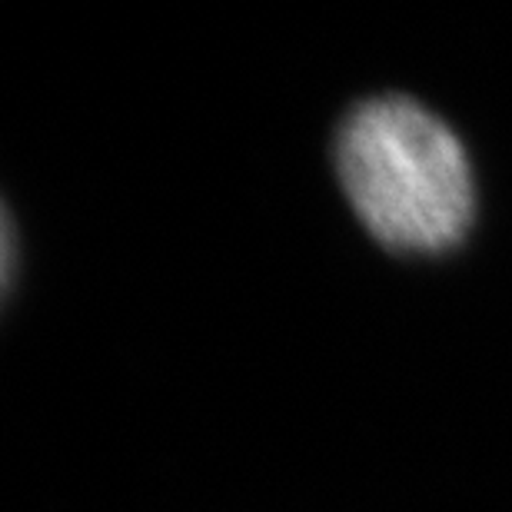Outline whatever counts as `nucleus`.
Listing matches in <instances>:
<instances>
[{
    "mask_svg": "<svg viewBox=\"0 0 512 512\" xmlns=\"http://www.w3.org/2000/svg\"><path fill=\"white\" fill-rule=\"evenodd\" d=\"M333 163L353 213L389 250L439 253L466 237L476 193L463 143L409 97H370L343 117Z\"/></svg>",
    "mask_w": 512,
    "mask_h": 512,
    "instance_id": "f257e3e1",
    "label": "nucleus"
},
{
    "mask_svg": "<svg viewBox=\"0 0 512 512\" xmlns=\"http://www.w3.org/2000/svg\"><path fill=\"white\" fill-rule=\"evenodd\" d=\"M14 266H17V233L4 200H0V300H4L10 280H14Z\"/></svg>",
    "mask_w": 512,
    "mask_h": 512,
    "instance_id": "f03ea898",
    "label": "nucleus"
}]
</instances>
